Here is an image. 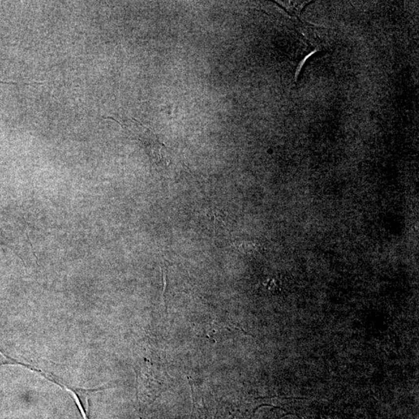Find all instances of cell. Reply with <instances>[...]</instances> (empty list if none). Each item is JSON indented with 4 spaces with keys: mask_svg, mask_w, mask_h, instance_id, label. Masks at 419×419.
<instances>
[{
    "mask_svg": "<svg viewBox=\"0 0 419 419\" xmlns=\"http://www.w3.org/2000/svg\"><path fill=\"white\" fill-rule=\"evenodd\" d=\"M13 363H16L15 361L6 357L5 355H2V354L0 353V365L13 364Z\"/></svg>",
    "mask_w": 419,
    "mask_h": 419,
    "instance_id": "obj_1",
    "label": "cell"
}]
</instances>
